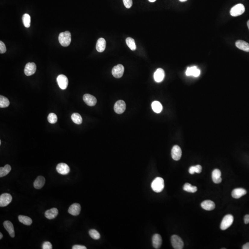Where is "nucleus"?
Wrapping results in <instances>:
<instances>
[{
	"label": "nucleus",
	"instance_id": "13",
	"mask_svg": "<svg viewBox=\"0 0 249 249\" xmlns=\"http://www.w3.org/2000/svg\"><path fill=\"white\" fill-rule=\"evenodd\" d=\"M56 171L58 173L62 175H66L70 172V168L67 164L60 163L56 166Z\"/></svg>",
	"mask_w": 249,
	"mask_h": 249
},
{
	"label": "nucleus",
	"instance_id": "1",
	"mask_svg": "<svg viewBox=\"0 0 249 249\" xmlns=\"http://www.w3.org/2000/svg\"><path fill=\"white\" fill-rule=\"evenodd\" d=\"M59 41L61 45L67 47L71 42V34L68 31L61 33L59 36Z\"/></svg>",
	"mask_w": 249,
	"mask_h": 249
},
{
	"label": "nucleus",
	"instance_id": "15",
	"mask_svg": "<svg viewBox=\"0 0 249 249\" xmlns=\"http://www.w3.org/2000/svg\"><path fill=\"white\" fill-rule=\"evenodd\" d=\"M165 72L162 68H158L154 74V78L156 82L160 83L164 79Z\"/></svg>",
	"mask_w": 249,
	"mask_h": 249
},
{
	"label": "nucleus",
	"instance_id": "37",
	"mask_svg": "<svg viewBox=\"0 0 249 249\" xmlns=\"http://www.w3.org/2000/svg\"><path fill=\"white\" fill-rule=\"evenodd\" d=\"M124 6L127 8H131L132 5V0H123Z\"/></svg>",
	"mask_w": 249,
	"mask_h": 249
},
{
	"label": "nucleus",
	"instance_id": "41",
	"mask_svg": "<svg viewBox=\"0 0 249 249\" xmlns=\"http://www.w3.org/2000/svg\"><path fill=\"white\" fill-rule=\"evenodd\" d=\"M244 222L245 224H248L249 223V215H246L244 217Z\"/></svg>",
	"mask_w": 249,
	"mask_h": 249
},
{
	"label": "nucleus",
	"instance_id": "35",
	"mask_svg": "<svg viewBox=\"0 0 249 249\" xmlns=\"http://www.w3.org/2000/svg\"><path fill=\"white\" fill-rule=\"evenodd\" d=\"M89 235L93 239L98 240L100 238V234L98 231L95 229H91L89 231Z\"/></svg>",
	"mask_w": 249,
	"mask_h": 249
},
{
	"label": "nucleus",
	"instance_id": "29",
	"mask_svg": "<svg viewBox=\"0 0 249 249\" xmlns=\"http://www.w3.org/2000/svg\"><path fill=\"white\" fill-rule=\"evenodd\" d=\"M71 119L73 122L75 123V124H78V125H80L82 123L83 121V119H82V117L81 115H80L79 114L75 113H73L71 116Z\"/></svg>",
	"mask_w": 249,
	"mask_h": 249
},
{
	"label": "nucleus",
	"instance_id": "47",
	"mask_svg": "<svg viewBox=\"0 0 249 249\" xmlns=\"http://www.w3.org/2000/svg\"><path fill=\"white\" fill-rule=\"evenodd\" d=\"M1 141H0V145H1Z\"/></svg>",
	"mask_w": 249,
	"mask_h": 249
},
{
	"label": "nucleus",
	"instance_id": "6",
	"mask_svg": "<svg viewBox=\"0 0 249 249\" xmlns=\"http://www.w3.org/2000/svg\"><path fill=\"white\" fill-rule=\"evenodd\" d=\"M12 196L9 193H5L0 196V207L8 206L12 201Z\"/></svg>",
	"mask_w": 249,
	"mask_h": 249
},
{
	"label": "nucleus",
	"instance_id": "14",
	"mask_svg": "<svg viewBox=\"0 0 249 249\" xmlns=\"http://www.w3.org/2000/svg\"><path fill=\"white\" fill-rule=\"evenodd\" d=\"M81 206L78 203H74L71 205L68 210V213L72 216H77L80 214L81 211Z\"/></svg>",
	"mask_w": 249,
	"mask_h": 249
},
{
	"label": "nucleus",
	"instance_id": "43",
	"mask_svg": "<svg viewBox=\"0 0 249 249\" xmlns=\"http://www.w3.org/2000/svg\"><path fill=\"white\" fill-rule=\"evenodd\" d=\"M2 237H3V235H2V232H1V233H0V239H1L2 238Z\"/></svg>",
	"mask_w": 249,
	"mask_h": 249
},
{
	"label": "nucleus",
	"instance_id": "30",
	"mask_svg": "<svg viewBox=\"0 0 249 249\" xmlns=\"http://www.w3.org/2000/svg\"><path fill=\"white\" fill-rule=\"evenodd\" d=\"M183 190L187 192L194 193L197 191L198 188L196 186H192L191 185L187 183H185L183 186Z\"/></svg>",
	"mask_w": 249,
	"mask_h": 249
},
{
	"label": "nucleus",
	"instance_id": "28",
	"mask_svg": "<svg viewBox=\"0 0 249 249\" xmlns=\"http://www.w3.org/2000/svg\"><path fill=\"white\" fill-rule=\"evenodd\" d=\"M11 170V167L9 165H6L4 167H0V177H3L8 175Z\"/></svg>",
	"mask_w": 249,
	"mask_h": 249
},
{
	"label": "nucleus",
	"instance_id": "21",
	"mask_svg": "<svg viewBox=\"0 0 249 249\" xmlns=\"http://www.w3.org/2000/svg\"><path fill=\"white\" fill-rule=\"evenodd\" d=\"M185 73L187 76H193L194 77H197L200 75V71L195 66L189 67L187 68Z\"/></svg>",
	"mask_w": 249,
	"mask_h": 249
},
{
	"label": "nucleus",
	"instance_id": "3",
	"mask_svg": "<svg viewBox=\"0 0 249 249\" xmlns=\"http://www.w3.org/2000/svg\"><path fill=\"white\" fill-rule=\"evenodd\" d=\"M233 222V217L232 215H226L224 217L221 224V229L223 230H225L232 225Z\"/></svg>",
	"mask_w": 249,
	"mask_h": 249
},
{
	"label": "nucleus",
	"instance_id": "8",
	"mask_svg": "<svg viewBox=\"0 0 249 249\" xmlns=\"http://www.w3.org/2000/svg\"><path fill=\"white\" fill-rule=\"evenodd\" d=\"M57 82L61 89L65 90L68 86V79L65 75L61 74L57 77Z\"/></svg>",
	"mask_w": 249,
	"mask_h": 249
},
{
	"label": "nucleus",
	"instance_id": "27",
	"mask_svg": "<svg viewBox=\"0 0 249 249\" xmlns=\"http://www.w3.org/2000/svg\"><path fill=\"white\" fill-rule=\"evenodd\" d=\"M151 106L153 110L156 113H160L163 110V106L162 104H160L159 101H154L152 103Z\"/></svg>",
	"mask_w": 249,
	"mask_h": 249
},
{
	"label": "nucleus",
	"instance_id": "16",
	"mask_svg": "<svg viewBox=\"0 0 249 249\" xmlns=\"http://www.w3.org/2000/svg\"><path fill=\"white\" fill-rule=\"evenodd\" d=\"M3 226L5 229L8 232L10 236L14 238L15 236V232L14 230V225L12 223L9 221H5L3 223Z\"/></svg>",
	"mask_w": 249,
	"mask_h": 249
},
{
	"label": "nucleus",
	"instance_id": "33",
	"mask_svg": "<svg viewBox=\"0 0 249 249\" xmlns=\"http://www.w3.org/2000/svg\"><path fill=\"white\" fill-rule=\"evenodd\" d=\"M22 21L26 28H29L31 26V17L28 14H24L22 17Z\"/></svg>",
	"mask_w": 249,
	"mask_h": 249
},
{
	"label": "nucleus",
	"instance_id": "42",
	"mask_svg": "<svg viewBox=\"0 0 249 249\" xmlns=\"http://www.w3.org/2000/svg\"><path fill=\"white\" fill-rule=\"evenodd\" d=\"M243 249H249V243H247L243 246Z\"/></svg>",
	"mask_w": 249,
	"mask_h": 249
},
{
	"label": "nucleus",
	"instance_id": "44",
	"mask_svg": "<svg viewBox=\"0 0 249 249\" xmlns=\"http://www.w3.org/2000/svg\"><path fill=\"white\" fill-rule=\"evenodd\" d=\"M156 0H149V1L151 2H155Z\"/></svg>",
	"mask_w": 249,
	"mask_h": 249
},
{
	"label": "nucleus",
	"instance_id": "24",
	"mask_svg": "<svg viewBox=\"0 0 249 249\" xmlns=\"http://www.w3.org/2000/svg\"><path fill=\"white\" fill-rule=\"evenodd\" d=\"M237 47L245 52H249V43L243 40H238L235 42Z\"/></svg>",
	"mask_w": 249,
	"mask_h": 249
},
{
	"label": "nucleus",
	"instance_id": "18",
	"mask_svg": "<svg viewBox=\"0 0 249 249\" xmlns=\"http://www.w3.org/2000/svg\"><path fill=\"white\" fill-rule=\"evenodd\" d=\"M162 244V238L160 235L155 234L152 237V244L155 249H159Z\"/></svg>",
	"mask_w": 249,
	"mask_h": 249
},
{
	"label": "nucleus",
	"instance_id": "26",
	"mask_svg": "<svg viewBox=\"0 0 249 249\" xmlns=\"http://www.w3.org/2000/svg\"><path fill=\"white\" fill-rule=\"evenodd\" d=\"M19 221L25 225L30 226L33 223V220L31 218L26 216L20 215L18 217Z\"/></svg>",
	"mask_w": 249,
	"mask_h": 249
},
{
	"label": "nucleus",
	"instance_id": "45",
	"mask_svg": "<svg viewBox=\"0 0 249 249\" xmlns=\"http://www.w3.org/2000/svg\"><path fill=\"white\" fill-rule=\"evenodd\" d=\"M179 1L181 2H185L187 1V0H179Z\"/></svg>",
	"mask_w": 249,
	"mask_h": 249
},
{
	"label": "nucleus",
	"instance_id": "17",
	"mask_svg": "<svg viewBox=\"0 0 249 249\" xmlns=\"http://www.w3.org/2000/svg\"><path fill=\"white\" fill-rule=\"evenodd\" d=\"M247 193V191L243 188H236L232 191V196L233 198L238 199Z\"/></svg>",
	"mask_w": 249,
	"mask_h": 249
},
{
	"label": "nucleus",
	"instance_id": "46",
	"mask_svg": "<svg viewBox=\"0 0 249 249\" xmlns=\"http://www.w3.org/2000/svg\"><path fill=\"white\" fill-rule=\"evenodd\" d=\"M247 26H248V28H249V20L248 21V22H247Z\"/></svg>",
	"mask_w": 249,
	"mask_h": 249
},
{
	"label": "nucleus",
	"instance_id": "10",
	"mask_svg": "<svg viewBox=\"0 0 249 249\" xmlns=\"http://www.w3.org/2000/svg\"><path fill=\"white\" fill-rule=\"evenodd\" d=\"M36 67L35 63L29 62L27 63L25 66L24 72L26 76H30L33 75L36 71Z\"/></svg>",
	"mask_w": 249,
	"mask_h": 249
},
{
	"label": "nucleus",
	"instance_id": "7",
	"mask_svg": "<svg viewBox=\"0 0 249 249\" xmlns=\"http://www.w3.org/2000/svg\"><path fill=\"white\" fill-rule=\"evenodd\" d=\"M124 70L125 69L123 65L119 64L113 67L112 70V73L114 78L119 79L121 78L123 76Z\"/></svg>",
	"mask_w": 249,
	"mask_h": 249
},
{
	"label": "nucleus",
	"instance_id": "19",
	"mask_svg": "<svg viewBox=\"0 0 249 249\" xmlns=\"http://www.w3.org/2000/svg\"><path fill=\"white\" fill-rule=\"evenodd\" d=\"M201 207L206 210L210 211L215 209L216 207L215 203L211 200H205L201 203Z\"/></svg>",
	"mask_w": 249,
	"mask_h": 249
},
{
	"label": "nucleus",
	"instance_id": "5",
	"mask_svg": "<svg viewBox=\"0 0 249 249\" xmlns=\"http://www.w3.org/2000/svg\"><path fill=\"white\" fill-rule=\"evenodd\" d=\"M172 245L175 249H182L184 247V242L181 238L176 235H173L171 238Z\"/></svg>",
	"mask_w": 249,
	"mask_h": 249
},
{
	"label": "nucleus",
	"instance_id": "23",
	"mask_svg": "<svg viewBox=\"0 0 249 249\" xmlns=\"http://www.w3.org/2000/svg\"><path fill=\"white\" fill-rule=\"evenodd\" d=\"M106 46V42L104 38H100L97 41L96 49L99 52H102L104 51Z\"/></svg>",
	"mask_w": 249,
	"mask_h": 249
},
{
	"label": "nucleus",
	"instance_id": "22",
	"mask_svg": "<svg viewBox=\"0 0 249 249\" xmlns=\"http://www.w3.org/2000/svg\"><path fill=\"white\" fill-rule=\"evenodd\" d=\"M45 183V177L42 176H38L34 182V187L36 189H40L42 188Z\"/></svg>",
	"mask_w": 249,
	"mask_h": 249
},
{
	"label": "nucleus",
	"instance_id": "2",
	"mask_svg": "<svg viewBox=\"0 0 249 249\" xmlns=\"http://www.w3.org/2000/svg\"><path fill=\"white\" fill-rule=\"evenodd\" d=\"M152 189L156 192H160L162 191L164 188V181L161 177H157L152 182Z\"/></svg>",
	"mask_w": 249,
	"mask_h": 249
},
{
	"label": "nucleus",
	"instance_id": "9",
	"mask_svg": "<svg viewBox=\"0 0 249 249\" xmlns=\"http://www.w3.org/2000/svg\"><path fill=\"white\" fill-rule=\"evenodd\" d=\"M126 104L124 101L119 100L115 102L114 106V110L118 114H121L125 111Z\"/></svg>",
	"mask_w": 249,
	"mask_h": 249
},
{
	"label": "nucleus",
	"instance_id": "34",
	"mask_svg": "<svg viewBox=\"0 0 249 249\" xmlns=\"http://www.w3.org/2000/svg\"><path fill=\"white\" fill-rule=\"evenodd\" d=\"M202 166L200 165L195 166H191L190 167L189 170V172L190 174H193L195 173H199L202 172Z\"/></svg>",
	"mask_w": 249,
	"mask_h": 249
},
{
	"label": "nucleus",
	"instance_id": "12",
	"mask_svg": "<svg viewBox=\"0 0 249 249\" xmlns=\"http://www.w3.org/2000/svg\"><path fill=\"white\" fill-rule=\"evenodd\" d=\"M83 100L87 105L94 106L97 104V100L94 96L89 94H86L83 96Z\"/></svg>",
	"mask_w": 249,
	"mask_h": 249
},
{
	"label": "nucleus",
	"instance_id": "36",
	"mask_svg": "<svg viewBox=\"0 0 249 249\" xmlns=\"http://www.w3.org/2000/svg\"><path fill=\"white\" fill-rule=\"evenodd\" d=\"M57 116L55 114L50 113L48 116V120L51 124H55L57 121Z\"/></svg>",
	"mask_w": 249,
	"mask_h": 249
},
{
	"label": "nucleus",
	"instance_id": "40",
	"mask_svg": "<svg viewBox=\"0 0 249 249\" xmlns=\"http://www.w3.org/2000/svg\"><path fill=\"white\" fill-rule=\"evenodd\" d=\"M73 249H86L87 248L86 246L83 245H75L72 247Z\"/></svg>",
	"mask_w": 249,
	"mask_h": 249
},
{
	"label": "nucleus",
	"instance_id": "4",
	"mask_svg": "<svg viewBox=\"0 0 249 249\" xmlns=\"http://www.w3.org/2000/svg\"><path fill=\"white\" fill-rule=\"evenodd\" d=\"M245 11V8L242 4L235 5L231 9L230 14L233 17H237L242 14Z\"/></svg>",
	"mask_w": 249,
	"mask_h": 249
},
{
	"label": "nucleus",
	"instance_id": "25",
	"mask_svg": "<svg viewBox=\"0 0 249 249\" xmlns=\"http://www.w3.org/2000/svg\"><path fill=\"white\" fill-rule=\"evenodd\" d=\"M58 214V210L56 208H54L47 210L45 212V216L48 219H53L56 217Z\"/></svg>",
	"mask_w": 249,
	"mask_h": 249
},
{
	"label": "nucleus",
	"instance_id": "20",
	"mask_svg": "<svg viewBox=\"0 0 249 249\" xmlns=\"http://www.w3.org/2000/svg\"><path fill=\"white\" fill-rule=\"evenodd\" d=\"M221 175H222V173H221V171L219 170L216 169L214 170L212 173V178L213 182L216 184H219L221 183L222 181Z\"/></svg>",
	"mask_w": 249,
	"mask_h": 249
},
{
	"label": "nucleus",
	"instance_id": "11",
	"mask_svg": "<svg viewBox=\"0 0 249 249\" xmlns=\"http://www.w3.org/2000/svg\"><path fill=\"white\" fill-rule=\"evenodd\" d=\"M172 157L175 160H179L182 156L181 148L177 145H175L173 147L171 151Z\"/></svg>",
	"mask_w": 249,
	"mask_h": 249
},
{
	"label": "nucleus",
	"instance_id": "39",
	"mask_svg": "<svg viewBox=\"0 0 249 249\" xmlns=\"http://www.w3.org/2000/svg\"><path fill=\"white\" fill-rule=\"evenodd\" d=\"M6 50L7 49H6V45L3 42L1 41H0V53H5L6 52Z\"/></svg>",
	"mask_w": 249,
	"mask_h": 249
},
{
	"label": "nucleus",
	"instance_id": "32",
	"mask_svg": "<svg viewBox=\"0 0 249 249\" xmlns=\"http://www.w3.org/2000/svg\"><path fill=\"white\" fill-rule=\"evenodd\" d=\"M9 104H10V102L8 99L2 95H1L0 96V107L1 108L8 107Z\"/></svg>",
	"mask_w": 249,
	"mask_h": 249
},
{
	"label": "nucleus",
	"instance_id": "38",
	"mask_svg": "<svg viewBox=\"0 0 249 249\" xmlns=\"http://www.w3.org/2000/svg\"><path fill=\"white\" fill-rule=\"evenodd\" d=\"M42 249H52V245L51 243L46 241L43 243L42 245Z\"/></svg>",
	"mask_w": 249,
	"mask_h": 249
},
{
	"label": "nucleus",
	"instance_id": "31",
	"mask_svg": "<svg viewBox=\"0 0 249 249\" xmlns=\"http://www.w3.org/2000/svg\"><path fill=\"white\" fill-rule=\"evenodd\" d=\"M126 45L131 50L134 51L136 49V43L134 39L132 38H127L126 40Z\"/></svg>",
	"mask_w": 249,
	"mask_h": 249
}]
</instances>
